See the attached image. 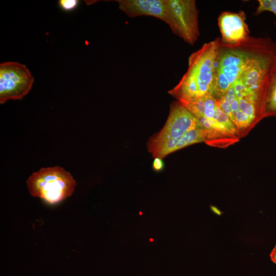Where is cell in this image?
<instances>
[{
    "label": "cell",
    "mask_w": 276,
    "mask_h": 276,
    "mask_svg": "<svg viewBox=\"0 0 276 276\" xmlns=\"http://www.w3.org/2000/svg\"><path fill=\"white\" fill-rule=\"evenodd\" d=\"M220 40L217 38L203 44L189 56L187 72L178 84L168 91L170 95L179 101L212 94Z\"/></svg>",
    "instance_id": "6da1fadb"
},
{
    "label": "cell",
    "mask_w": 276,
    "mask_h": 276,
    "mask_svg": "<svg viewBox=\"0 0 276 276\" xmlns=\"http://www.w3.org/2000/svg\"><path fill=\"white\" fill-rule=\"evenodd\" d=\"M269 37L249 36L235 44L220 40L213 96L219 100L238 80L250 60L267 43Z\"/></svg>",
    "instance_id": "7a4b0ae2"
},
{
    "label": "cell",
    "mask_w": 276,
    "mask_h": 276,
    "mask_svg": "<svg viewBox=\"0 0 276 276\" xmlns=\"http://www.w3.org/2000/svg\"><path fill=\"white\" fill-rule=\"evenodd\" d=\"M76 185L71 173L59 166L42 168L27 180L30 195L55 204L71 196Z\"/></svg>",
    "instance_id": "3957f363"
},
{
    "label": "cell",
    "mask_w": 276,
    "mask_h": 276,
    "mask_svg": "<svg viewBox=\"0 0 276 276\" xmlns=\"http://www.w3.org/2000/svg\"><path fill=\"white\" fill-rule=\"evenodd\" d=\"M168 25L174 34L193 45L200 33L198 11L194 0H166Z\"/></svg>",
    "instance_id": "277c9868"
},
{
    "label": "cell",
    "mask_w": 276,
    "mask_h": 276,
    "mask_svg": "<svg viewBox=\"0 0 276 276\" xmlns=\"http://www.w3.org/2000/svg\"><path fill=\"white\" fill-rule=\"evenodd\" d=\"M34 77L23 64L9 61L0 64V103L21 100L32 88Z\"/></svg>",
    "instance_id": "5b68a950"
},
{
    "label": "cell",
    "mask_w": 276,
    "mask_h": 276,
    "mask_svg": "<svg viewBox=\"0 0 276 276\" xmlns=\"http://www.w3.org/2000/svg\"><path fill=\"white\" fill-rule=\"evenodd\" d=\"M199 127L196 117L179 102L171 105L169 114L162 130L148 142L150 148L171 139L182 137L190 130Z\"/></svg>",
    "instance_id": "8992f818"
},
{
    "label": "cell",
    "mask_w": 276,
    "mask_h": 276,
    "mask_svg": "<svg viewBox=\"0 0 276 276\" xmlns=\"http://www.w3.org/2000/svg\"><path fill=\"white\" fill-rule=\"evenodd\" d=\"M245 19V14L242 11L238 13L229 11L222 12L218 19L221 35V42L235 44L246 40L250 36Z\"/></svg>",
    "instance_id": "52a82bcc"
},
{
    "label": "cell",
    "mask_w": 276,
    "mask_h": 276,
    "mask_svg": "<svg viewBox=\"0 0 276 276\" xmlns=\"http://www.w3.org/2000/svg\"><path fill=\"white\" fill-rule=\"evenodd\" d=\"M119 8L130 17L149 16L167 24L169 14L166 0H117Z\"/></svg>",
    "instance_id": "ba28073f"
},
{
    "label": "cell",
    "mask_w": 276,
    "mask_h": 276,
    "mask_svg": "<svg viewBox=\"0 0 276 276\" xmlns=\"http://www.w3.org/2000/svg\"><path fill=\"white\" fill-rule=\"evenodd\" d=\"M196 118L203 131L204 142L208 145L225 147L237 141L236 134L227 130L217 121L200 117Z\"/></svg>",
    "instance_id": "9c48e42d"
},
{
    "label": "cell",
    "mask_w": 276,
    "mask_h": 276,
    "mask_svg": "<svg viewBox=\"0 0 276 276\" xmlns=\"http://www.w3.org/2000/svg\"><path fill=\"white\" fill-rule=\"evenodd\" d=\"M260 107L261 118L276 117V55L263 82Z\"/></svg>",
    "instance_id": "30bf717a"
},
{
    "label": "cell",
    "mask_w": 276,
    "mask_h": 276,
    "mask_svg": "<svg viewBox=\"0 0 276 276\" xmlns=\"http://www.w3.org/2000/svg\"><path fill=\"white\" fill-rule=\"evenodd\" d=\"M178 102L195 117H203L210 120L215 121L220 108L218 100L211 94Z\"/></svg>",
    "instance_id": "8fae6325"
},
{
    "label": "cell",
    "mask_w": 276,
    "mask_h": 276,
    "mask_svg": "<svg viewBox=\"0 0 276 276\" xmlns=\"http://www.w3.org/2000/svg\"><path fill=\"white\" fill-rule=\"evenodd\" d=\"M258 4L255 14L259 15L263 12L268 11L276 16V0H259ZM274 25L276 27V21Z\"/></svg>",
    "instance_id": "7c38bea8"
},
{
    "label": "cell",
    "mask_w": 276,
    "mask_h": 276,
    "mask_svg": "<svg viewBox=\"0 0 276 276\" xmlns=\"http://www.w3.org/2000/svg\"><path fill=\"white\" fill-rule=\"evenodd\" d=\"M78 0H60L58 2L60 8L65 11L75 10L79 4Z\"/></svg>",
    "instance_id": "4fadbf2b"
},
{
    "label": "cell",
    "mask_w": 276,
    "mask_h": 276,
    "mask_svg": "<svg viewBox=\"0 0 276 276\" xmlns=\"http://www.w3.org/2000/svg\"><path fill=\"white\" fill-rule=\"evenodd\" d=\"M164 167V164L162 158L159 157H155L152 163V167L154 170L156 171H160L163 170Z\"/></svg>",
    "instance_id": "5bb4252c"
},
{
    "label": "cell",
    "mask_w": 276,
    "mask_h": 276,
    "mask_svg": "<svg viewBox=\"0 0 276 276\" xmlns=\"http://www.w3.org/2000/svg\"><path fill=\"white\" fill-rule=\"evenodd\" d=\"M271 260L276 264V244L270 254Z\"/></svg>",
    "instance_id": "9a60e30c"
}]
</instances>
